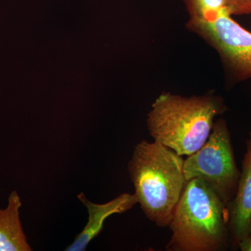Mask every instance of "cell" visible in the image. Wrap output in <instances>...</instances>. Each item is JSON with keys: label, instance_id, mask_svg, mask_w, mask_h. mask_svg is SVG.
Listing matches in <instances>:
<instances>
[{"label": "cell", "instance_id": "30bf717a", "mask_svg": "<svg viewBox=\"0 0 251 251\" xmlns=\"http://www.w3.org/2000/svg\"><path fill=\"white\" fill-rule=\"evenodd\" d=\"M226 11L231 16L251 14V0H226Z\"/></svg>", "mask_w": 251, "mask_h": 251}, {"label": "cell", "instance_id": "6da1fadb", "mask_svg": "<svg viewBox=\"0 0 251 251\" xmlns=\"http://www.w3.org/2000/svg\"><path fill=\"white\" fill-rule=\"evenodd\" d=\"M184 161L171 149L158 142L137 144L128 165L138 204L150 221L169 227L186 181Z\"/></svg>", "mask_w": 251, "mask_h": 251}, {"label": "cell", "instance_id": "8fae6325", "mask_svg": "<svg viewBox=\"0 0 251 251\" xmlns=\"http://www.w3.org/2000/svg\"><path fill=\"white\" fill-rule=\"evenodd\" d=\"M238 249L242 251H251V234L241 240L238 244Z\"/></svg>", "mask_w": 251, "mask_h": 251}, {"label": "cell", "instance_id": "9c48e42d", "mask_svg": "<svg viewBox=\"0 0 251 251\" xmlns=\"http://www.w3.org/2000/svg\"><path fill=\"white\" fill-rule=\"evenodd\" d=\"M190 21H212L226 11V0H184Z\"/></svg>", "mask_w": 251, "mask_h": 251}, {"label": "cell", "instance_id": "8992f818", "mask_svg": "<svg viewBox=\"0 0 251 251\" xmlns=\"http://www.w3.org/2000/svg\"><path fill=\"white\" fill-rule=\"evenodd\" d=\"M226 210L230 245L237 249L241 240L251 234V131L247 140V152L237 192L226 204Z\"/></svg>", "mask_w": 251, "mask_h": 251}, {"label": "cell", "instance_id": "ba28073f", "mask_svg": "<svg viewBox=\"0 0 251 251\" xmlns=\"http://www.w3.org/2000/svg\"><path fill=\"white\" fill-rule=\"evenodd\" d=\"M21 198L14 191L9 195L6 207L0 209V251L32 250L21 222Z\"/></svg>", "mask_w": 251, "mask_h": 251}, {"label": "cell", "instance_id": "3957f363", "mask_svg": "<svg viewBox=\"0 0 251 251\" xmlns=\"http://www.w3.org/2000/svg\"><path fill=\"white\" fill-rule=\"evenodd\" d=\"M172 251H222L230 245L226 204L203 180L186 181L169 226Z\"/></svg>", "mask_w": 251, "mask_h": 251}, {"label": "cell", "instance_id": "277c9868", "mask_svg": "<svg viewBox=\"0 0 251 251\" xmlns=\"http://www.w3.org/2000/svg\"><path fill=\"white\" fill-rule=\"evenodd\" d=\"M186 181L199 178L227 204L237 192L241 171L234 158L231 135L224 118L214 122L202 148L184 161Z\"/></svg>", "mask_w": 251, "mask_h": 251}, {"label": "cell", "instance_id": "52a82bcc", "mask_svg": "<svg viewBox=\"0 0 251 251\" xmlns=\"http://www.w3.org/2000/svg\"><path fill=\"white\" fill-rule=\"evenodd\" d=\"M77 198L87 208L88 221L74 242L65 249L67 251H85L90 243L101 232L105 220L113 214L126 212L138 204L135 195L128 193H122L103 204L89 201L84 193H79Z\"/></svg>", "mask_w": 251, "mask_h": 251}, {"label": "cell", "instance_id": "5b68a950", "mask_svg": "<svg viewBox=\"0 0 251 251\" xmlns=\"http://www.w3.org/2000/svg\"><path fill=\"white\" fill-rule=\"evenodd\" d=\"M187 27L217 51L225 67L236 80L251 77V32L226 11L212 21H190Z\"/></svg>", "mask_w": 251, "mask_h": 251}, {"label": "cell", "instance_id": "7a4b0ae2", "mask_svg": "<svg viewBox=\"0 0 251 251\" xmlns=\"http://www.w3.org/2000/svg\"><path fill=\"white\" fill-rule=\"evenodd\" d=\"M227 110L224 99L214 94L185 97L163 92L151 105L147 125L154 141L190 156L206 143L214 119Z\"/></svg>", "mask_w": 251, "mask_h": 251}]
</instances>
